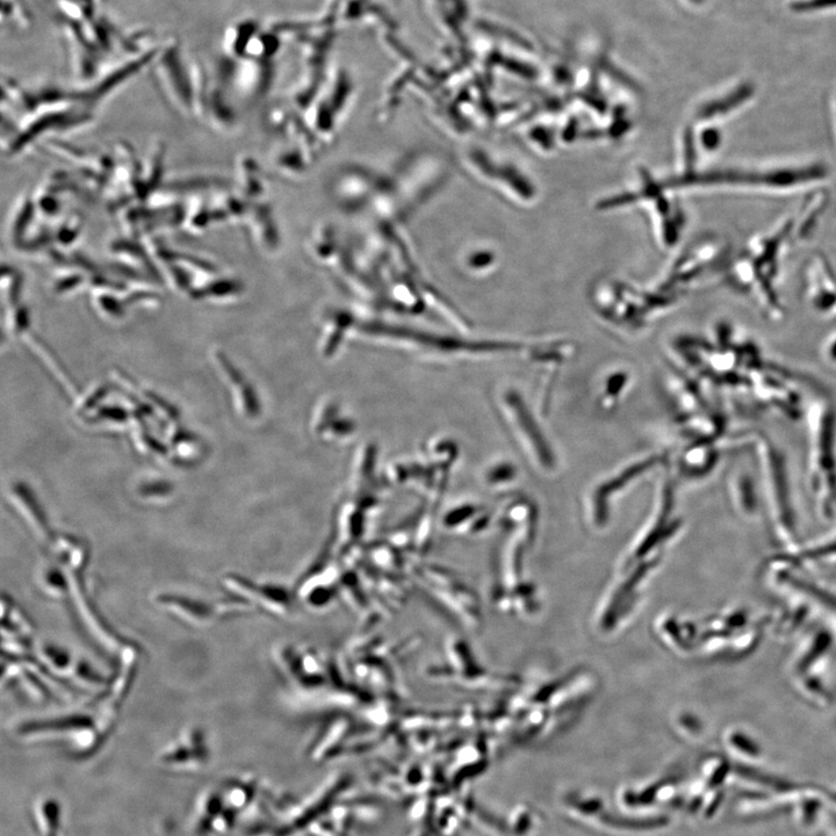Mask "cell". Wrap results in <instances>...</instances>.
Here are the masks:
<instances>
[{"instance_id": "obj_3", "label": "cell", "mask_w": 836, "mask_h": 836, "mask_svg": "<svg viewBox=\"0 0 836 836\" xmlns=\"http://www.w3.org/2000/svg\"><path fill=\"white\" fill-rule=\"evenodd\" d=\"M34 212L35 203L30 199H26L18 208L16 218L13 219L11 226V235L14 242L19 243L18 241L23 240L25 230L33 220Z\"/></svg>"}, {"instance_id": "obj_2", "label": "cell", "mask_w": 836, "mask_h": 836, "mask_svg": "<svg viewBox=\"0 0 836 836\" xmlns=\"http://www.w3.org/2000/svg\"><path fill=\"white\" fill-rule=\"evenodd\" d=\"M157 76L171 104L186 115L194 114V67H186L178 48H170L161 57Z\"/></svg>"}, {"instance_id": "obj_1", "label": "cell", "mask_w": 836, "mask_h": 836, "mask_svg": "<svg viewBox=\"0 0 836 836\" xmlns=\"http://www.w3.org/2000/svg\"><path fill=\"white\" fill-rule=\"evenodd\" d=\"M814 430L811 481L814 494L827 508L836 501V474L833 457L834 414L828 405L813 407Z\"/></svg>"}, {"instance_id": "obj_5", "label": "cell", "mask_w": 836, "mask_h": 836, "mask_svg": "<svg viewBox=\"0 0 836 836\" xmlns=\"http://www.w3.org/2000/svg\"><path fill=\"white\" fill-rule=\"evenodd\" d=\"M831 356L834 360H836V342L833 344V347L831 349Z\"/></svg>"}, {"instance_id": "obj_4", "label": "cell", "mask_w": 836, "mask_h": 836, "mask_svg": "<svg viewBox=\"0 0 836 836\" xmlns=\"http://www.w3.org/2000/svg\"><path fill=\"white\" fill-rule=\"evenodd\" d=\"M738 484V492L741 500L740 503L742 504V506H744L745 504V506L748 509H751L752 507L754 508V486L752 484V481L749 480V478L747 477H742L741 479H739Z\"/></svg>"}]
</instances>
